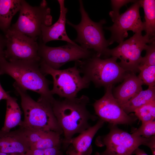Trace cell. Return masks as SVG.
Wrapping results in <instances>:
<instances>
[{
	"instance_id": "obj_28",
	"label": "cell",
	"mask_w": 155,
	"mask_h": 155,
	"mask_svg": "<svg viewBox=\"0 0 155 155\" xmlns=\"http://www.w3.org/2000/svg\"><path fill=\"white\" fill-rule=\"evenodd\" d=\"M61 147H55L44 149H30L26 155H63Z\"/></svg>"
},
{
	"instance_id": "obj_36",
	"label": "cell",
	"mask_w": 155,
	"mask_h": 155,
	"mask_svg": "<svg viewBox=\"0 0 155 155\" xmlns=\"http://www.w3.org/2000/svg\"><path fill=\"white\" fill-rule=\"evenodd\" d=\"M94 155H104L102 154L101 153H100L98 152H97L95 153Z\"/></svg>"
},
{
	"instance_id": "obj_24",
	"label": "cell",
	"mask_w": 155,
	"mask_h": 155,
	"mask_svg": "<svg viewBox=\"0 0 155 155\" xmlns=\"http://www.w3.org/2000/svg\"><path fill=\"white\" fill-rule=\"evenodd\" d=\"M139 69L140 73L137 76L143 84L148 87L155 86V65H140Z\"/></svg>"
},
{
	"instance_id": "obj_32",
	"label": "cell",
	"mask_w": 155,
	"mask_h": 155,
	"mask_svg": "<svg viewBox=\"0 0 155 155\" xmlns=\"http://www.w3.org/2000/svg\"><path fill=\"white\" fill-rule=\"evenodd\" d=\"M148 147L151 149L152 155H155V135L152 136V139Z\"/></svg>"
},
{
	"instance_id": "obj_11",
	"label": "cell",
	"mask_w": 155,
	"mask_h": 155,
	"mask_svg": "<svg viewBox=\"0 0 155 155\" xmlns=\"http://www.w3.org/2000/svg\"><path fill=\"white\" fill-rule=\"evenodd\" d=\"M38 55L40 60L51 68L59 69L67 62L84 59L95 54L91 50L84 49L77 44L67 43L57 47L46 45L41 41L38 44Z\"/></svg>"
},
{
	"instance_id": "obj_35",
	"label": "cell",
	"mask_w": 155,
	"mask_h": 155,
	"mask_svg": "<svg viewBox=\"0 0 155 155\" xmlns=\"http://www.w3.org/2000/svg\"><path fill=\"white\" fill-rule=\"evenodd\" d=\"M11 154H8L2 152H0V155H11Z\"/></svg>"
},
{
	"instance_id": "obj_18",
	"label": "cell",
	"mask_w": 155,
	"mask_h": 155,
	"mask_svg": "<svg viewBox=\"0 0 155 155\" xmlns=\"http://www.w3.org/2000/svg\"><path fill=\"white\" fill-rule=\"evenodd\" d=\"M21 0H0V29L5 34L13 16L20 11Z\"/></svg>"
},
{
	"instance_id": "obj_25",
	"label": "cell",
	"mask_w": 155,
	"mask_h": 155,
	"mask_svg": "<svg viewBox=\"0 0 155 155\" xmlns=\"http://www.w3.org/2000/svg\"><path fill=\"white\" fill-rule=\"evenodd\" d=\"M132 133L136 136L147 138L155 135V120L142 122L140 127L133 130Z\"/></svg>"
},
{
	"instance_id": "obj_17",
	"label": "cell",
	"mask_w": 155,
	"mask_h": 155,
	"mask_svg": "<svg viewBox=\"0 0 155 155\" xmlns=\"http://www.w3.org/2000/svg\"><path fill=\"white\" fill-rule=\"evenodd\" d=\"M104 122L99 118L95 125L85 130L77 137H73L69 142L70 145L81 155H91L92 151V140Z\"/></svg>"
},
{
	"instance_id": "obj_20",
	"label": "cell",
	"mask_w": 155,
	"mask_h": 155,
	"mask_svg": "<svg viewBox=\"0 0 155 155\" xmlns=\"http://www.w3.org/2000/svg\"><path fill=\"white\" fill-rule=\"evenodd\" d=\"M155 100V87H148L142 90L127 102L120 106L127 114L134 112L136 109Z\"/></svg>"
},
{
	"instance_id": "obj_34",
	"label": "cell",
	"mask_w": 155,
	"mask_h": 155,
	"mask_svg": "<svg viewBox=\"0 0 155 155\" xmlns=\"http://www.w3.org/2000/svg\"><path fill=\"white\" fill-rule=\"evenodd\" d=\"M11 155H26L25 154L23 153H14L11 154Z\"/></svg>"
},
{
	"instance_id": "obj_15",
	"label": "cell",
	"mask_w": 155,
	"mask_h": 155,
	"mask_svg": "<svg viewBox=\"0 0 155 155\" xmlns=\"http://www.w3.org/2000/svg\"><path fill=\"white\" fill-rule=\"evenodd\" d=\"M59 5L60 14L57 21L52 26L43 25L41 28V41L45 44L53 40H60L75 44H76L68 36L65 29L66 14L68 11L65 6V1H57Z\"/></svg>"
},
{
	"instance_id": "obj_31",
	"label": "cell",
	"mask_w": 155,
	"mask_h": 155,
	"mask_svg": "<svg viewBox=\"0 0 155 155\" xmlns=\"http://www.w3.org/2000/svg\"><path fill=\"white\" fill-rule=\"evenodd\" d=\"M66 153L67 155H81L75 149L71 144L68 147Z\"/></svg>"
},
{
	"instance_id": "obj_9",
	"label": "cell",
	"mask_w": 155,
	"mask_h": 155,
	"mask_svg": "<svg viewBox=\"0 0 155 155\" xmlns=\"http://www.w3.org/2000/svg\"><path fill=\"white\" fill-rule=\"evenodd\" d=\"M155 41V38H150L146 34L142 33H135L129 39L116 47L108 49L104 56H111L120 60L118 63L119 65L127 73L135 74L139 72V67L142 57L141 53L146 49L147 43Z\"/></svg>"
},
{
	"instance_id": "obj_3",
	"label": "cell",
	"mask_w": 155,
	"mask_h": 155,
	"mask_svg": "<svg viewBox=\"0 0 155 155\" xmlns=\"http://www.w3.org/2000/svg\"><path fill=\"white\" fill-rule=\"evenodd\" d=\"M13 86L21 99L24 119L20 126L24 129L53 131L61 135L63 131L54 114L51 102L40 97L37 101L33 100L23 89L15 82Z\"/></svg>"
},
{
	"instance_id": "obj_13",
	"label": "cell",
	"mask_w": 155,
	"mask_h": 155,
	"mask_svg": "<svg viewBox=\"0 0 155 155\" xmlns=\"http://www.w3.org/2000/svg\"><path fill=\"white\" fill-rule=\"evenodd\" d=\"M113 86L106 88V92L100 99L96 100L93 106L99 118L111 124L131 125L137 118L133 115L127 114L121 108L113 96Z\"/></svg>"
},
{
	"instance_id": "obj_16",
	"label": "cell",
	"mask_w": 155,
	"mask_h": 155,
	"mask_svg": "<svg viewBox=\"0 0 155 155\" xmlns=\"http://www.w3.org/2000/svg\"><path fill=\"white\" fill-rule=\"evenodd\" d=\"M122 83L116 87L113 96L119 105L125 104L142 90L143 84L135 74L127 73Z\"/></svg>"
},
{
	"instance_id": "obj_23",
	"label": "cell",
	"mask_w": 155,
	"mask_h": 155,
	"mask_svg": "<svg viewBox=\"0 0 155 155\" xmlns=\"http://www.w3.org/2000/svg\"><path fill=\"white\" fill-rule=\"evenodd\" d=\"M134 112L142 122L155 120V100L136 109Z\"/></svg>"
},
{
	"instance_id": "obj_22",
	"label": "cell",
	"mask_w": 155,
	"mask_h": 155,
	"mask_svg": "<svg viewBox=\"0 0 155 155\" xmlns=\"http://www.w3.org/2000/svg\"><path fill=\"white\" fill-rule=\"evenodd\" d=\"M60 133L52 131H47L36 143L30 146V149H44L55 147H61L62 139Z\"/></svg>"
},
{
	"instance_id": "obj_2",
	"label": "cell",
	"mask_w": 155,
	"mask_h": 155,
	"mask_svg": "<svg viewBox=\"0 0 155 155\" xmlns=\"http://www.w3.org/2000/svg\"><path fill=\"white\" fill-rule=\"evenodd\" d=\"M40 62L20 61H7L0 57V72L11 77L24 89L35 92L52 102L55 98L49 88L51 82L41 71Z\"/></svg>"
},
{
	"instance_id": "obj_7",
	"label": "cell",
	"mask_w": 155,
	"mask_h": 155,
	"mask_svg": "<svg viewBox=\"0 0 155 155\" xmlns=\"http://www.w3.org/2000/svg\"><path fill=\"white\" fill-rule=\"evenodd\" d=\"M19 11L18 20L11 27L36 40L41 36L43 25L49 26L52 24L51 9L45 0L39 6H33L21 0Z\"/></svg>"
},
{
	"instance_id": "obj_5",
	"label": "cell",
	"mask_w": 155,
	"mask_h": 155,
	"mask_svg": "<svg viewBox=\"0 0 155 155\" xmlns=\"http://www.w3.org/2000/svg\"><path fill=\"white\" fill-rule=\"evenodd\" d=\"M80 11L81 20L79 24L75 25L67 20L66 23L73 28L77 33L74 41L79 43L84 49L93 50L96 55L100 57L104 56L109 45L108 40L104 36L102 26L106 21L102 20L98 22L92 21L84 8L83 1L79 0Z\"/></svg>"
},
{
	"instance_id": "obj_10",
	"label": "cell",
	"mask_w": 155,
	"mask_h": 155,
	"mask_svg": "<svg viewBox=\"0 0 155 155\" xmlns=\"http://www.w3.org/2000/svg\"><path fill=\"white\" fill-rule=\"evenodd\" d=\"M6 49L4 56L8 61L40 62L36 40L11 27L5 34Z\"/></svg>"
},
{
	"instance_id": "obj_1",
	"label": "cell",
	"mask_w": 155,
	"mask_h": 155,
	"mask_svg": "<svg viewBox=\"0 0 155 155\" xmlns=\"http://www.w3.org/2000/svg\"><path fill=\"white\" fill-rule=\"evenodd\" d=\"M89 101V97L84 95L79 98L61 100L55 99L51 103L54 114L63 131L62 145L64 149L68 148L75 134L80 133L91 126L89 120L94 121L98 118L87 109Z\"/></svg>"
},
{
	"instance_id": "obj_30",
	"label": "cell",
	"mask_w": 155,
	"mask_h": 155,
	"mask_svg": "<svg viewBox=\"0 0 155 155\" xmlns=\"http://www.w3.org/2000/svg\"><path fill=\"white\" fill-rule=\"evenodd\" d=\"M1 75L0 72V75ZM10 96L8 92L3 88L0 83V101L3 99L6 100Z\"/></svg>"
},
{
	"instance_id": "obj_21",
	"label": "cell",
	"mask_w": 155,
	"mask_h": 155,
	"mask_svg": "<svg viewBox=\"0 0 155 155\" xmlns=\"http://www.w3.org/2000/svg\"><path fill=\"white\" fill-rule=\"evenodd\" d=\"M141 7L143 8L145 22L144 30L146 35L150 38H155V1L140 0Z\"/></svg>"
},
{
	"instance_id": "obj_14",
	"label": "cell",
	"mask_w": 155,
	"mask_h": 155,
	"mask_svg": "<svg viewBox=\"0 0 155 155\" xmlns=\"http://www.w3.org/2000/svg\"><path fill=\"white\" fill-rule=\"evenodd\" d=\"M30 145L23 128L8 132L0 130V152L26 154Z\"/></svg>"
},
{
	"instance_id": "obj_29",
	"label": "cell",
	"mask_w": 155,
	"mask_h": 155,
	"mask_svg": "<svg viewBox=\"0 0 155 155\" xmlns=\"http://www.w3.org/2000/svg\"><path fill=\"white\" fill-rule=\"evenodd\" d=\"M6 44L5 37L0 34V57L4 56V49L6 47Z\"/></svg>"
},
{
	"instance_id": "obj_33",
	"label": "cell",
	"mask_w": 155,
	"mask_h": 155,
	"mask_svg": "<svg viewBox=\"0 0 155 155\" xmlns=\"http://www.w3.org/2000/svg\"><path fill=\"white\" fill-rule=\"evenodd\" d=\"M133 154L135 155H148L143 150L137 148L134 151Z\"/></svg>"
},
{
	"instance_id": "obj_19",
	"label": "cell",
	"mask_w": 155,
	"mask_h": 155,
	"mask_svg": "<svg viewBox=\"0 0 155 155\" xmlns=\"http://www.w3.org/2000/svg\"><path fill=\"white\" fill-rule=\"evenodd\" d=\"M6 100V110L5 122L1 130L8 132L13 128L21 125L22 121V112L16 98L10 96Z\"/></svg>"
},
{
	"instance_id": "obj_27",
	"label": "cell",
	"mask_w": 155,
	"mask_h": 155,
	"mask_svg": "<svg viewBox=\"0 0 155 155\" xmlns=\"http://www.w3.org/2000/svg\"><path fill=\"white\" fill-rule=\"evenodd\" d=\"M135 1L131 0H111L112 10L110 12L109 14L113 22L120 15L119 11L122 7L130 2H134Z\"/></svg>"
},
{
	"instance_id": "obj_6",
	"label": "cell",
	"mask_w": 155,
	"mask_h": 155,
	"mask_svg": "<svg viewBox=\"0 0 155 155\" xmlns=\"http://www.w3.org/2000/svg\"><path fill=\"white\" fill-rule=\"evenodd\" d=\"M40 68L45 76L51 75L53 80V87L51 90L52 95L61 98H70L77 97L82 90L88 88L90 82L80 75L77 66L63 69H55L49 67L40 60Z\"/></svg>"
},
{
	"instance_id": "obj_4",
	"label": "cell",
	"mask_w": 155,
	"mask_h": 155,
	"mask_svg": "<svg viewBox=\"0 0 155 155\" xmlns=\"http://www.w3.org/2000/svg\"><path fill=\"white\" fill-rule=\"evenodd\" d=\"M117 59L112 57L102 59L95 54L75 62L83 76L97 87L106 88L123 81L127 73L118 64Z\"/></svg>"
},
{
	"instance_id": "obj_8",
	"label": "cell",
	"mask_w": 155,
	"mask_h": 155,
	"mask_svg": "<svg viewBox=\"0 0 155 155\" xmlns=\"http://www.w3.org/2000/svg\"><path fill=\"white\" fill-rule=\"evenodd\" d=\"M109 132L98 136L96 144L99 147L106 146V150L101 153L104 155H131L141 145L147 146L151 137L147 138L129 133L111 124Z\"/></svg>"
},
{
	"instance_id": "obj_26",
	"label": "cell",
	"mask_w": 155,
	"mask_h": 155,
	"mask_svg": "<svg viewBox=\"0 0 155 155\" xmlns=\"http://www.w3.org/2000/svg\"><path fill=\"white\" fill-rule=\"evenodd\" d=\"M145 56L142 57L140 65H155V42L148 45Z\"/></svg>"
},
{
	"instance_id": "obj_12",
	"label": "cell",
	"mask_w": 155,
	"mask_h": 155,
	"mask_svg": "<svg viewBox=\"0 0 155 155\" xmlns=\"http://www.w3.org/2000/svg\"><path fill=\"white\" fill-rule=\"evenodd\" d=\"M140 0L136 1L124 13L120 14L112 26L105 28L111 34L108 40L109 45L114 42L119 44L122 42L128 36L129 30L137 33H142L144 30V22L142 21L140 14Z\"/></svg>"
}]
</instances>
